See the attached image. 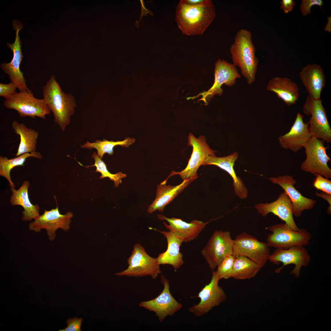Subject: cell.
<instances>
[{
    "label": "cell",
    "instance_id": "cell-1",
    "mask_svg": "<svg viewBox=\"0 0 331 331\" xmlns=\"http://www.w3.org/2000/svg\"><path fill=\"white\" fill-rule=\"evenodd\" d=\"M215 16V7L211 0L196 5L181 0L177 6L175 19L183 34L192 36L203 34Z\"/></svg>",
    "mask_w": 331,
    "mask_h": 331
},
{
    "label": "cell",
    "instance_id": "cell-2",
    "mask_svg": "<svg viewBox=\"0 0 331 331\" xmlns=\"http://www.w3.org/2000/svg\"><path fill=\"white\" fill-rule=\"evenodd\" d=\"M42 93L43 99L53 114L54 122L63 131L69 124L76 106L74 97L63 91L54 75L44 86Z\"/></svg>",
    "mask_w": 331,
    "mask_h": 331
},
{
    "label": "cell",
    "instance_id": "cell-3",
    "mask_svg": "<svg viewBox=\"0 0 331 331\" xmlns=\"http://www.w3.org/2000/svg\"><path fill=\"white\" fill-rule=\"evenodd\" d=\"M252 36L249 30L245 29H240L230 50L233 64L240 68L242 74L249 85L255 81L259 63L255 55L256 48Z\"/></svg>",
    "mask_w": 331,
    "mask_h": 331
},
{
    "label": "cell",
    "instance_id": "cell-4",
    "mask_svg": "<svg viewBox=\"0 0 331 331\" xmlns=\"http://www.w3.org/2000/svg\"><path fill=\"white\" fill-rule=\"evenodd\" d=\"M3 105L10 109L16 110L21 117H36L45 120L51 111L43 99L36 98L31 90L16 92L10 98L6 99Z\"/></svg>",
    "mask_w": 331,
    "mask_h": 331
},
{
    "label": "cell",
    "instance_id": "cell-5",
    "mask_svg": "<svg viewBox=\"0 0 331 331\" xmlns=\"http://www.w3.org/2000/svg\"><path fill=\"white\" fill-rule=\"evenodd\" d=\"M266 229L271 232L267 239L269 247L286 249L295 246H305L310 244L311 234L305 228L295 231L285 223L274 225Z\"/></svg>",
    "mask_w": 331,
    "mask_h": 331
},
{
    "label": "cell",
    "instance_id": "cell-6",
    "mask_svg": "<svg viewBox=\"0 0 331 331\" xmlns=\"http://www.w3.org/2000/svg\"><path fill=\"white\" fill-rule=\"evenodd\" d=\"M325 142L312 136L304 146L306 158L301 165V169L314 175L331 178V169L328 166L331 159L327 154Z\"/></svg>",
    "mask_w": 331,
    "mask_h": 331
},
{
    "label": "cell",
    "instance_id": "cell-7",
    "mask_svg": "<svg viewBox=\"0 0 331 331\" xmlns=\"http://www.w3.org/2000/svg\"><path fill=\"white\" fill-rule=\"evenodd\" d=\"M128 268L115 275L129 277L150 276L155 279L161 273L160 265L157 258L151 257L139 244H135L132 253L127 260Z\"/></svg>",
    "mask_w": 331,
    "mask_h": 331
},
{
    "label": "cell",
    "instance_id": "cell-8",
    "mask_svg": "<svg viewBox=\"0 0 331 331\" xmlns=\"http://www.w3.org/2000/svg\"><path fill=\"white\" fill-rule=\"evenodd\" d=\"M269 248L266 242H261L243 232L234 240L233 254L235 257L244 256L248 258L261 269L268 260L270 254Z\"/></svg>",
    "mask_w": 331,
    "mask_h": 331
},
{
    "label": "cell",
    "instance_id": "cell-9",
    "mask_svg": "<svg viewBox=\"0 0 331 331\" xmlns=\"http://www.w3.org/2000/svg\"><path fill=\"white\" fill-rule=\"evenodd\" d=\"M234 240L229 231L215 230L201 253L212 270L228 255L233 254Z\"/></svg>",
    "mask_w": 331,
    "mask_h": 331
},
{
    "label": "cell",
    "instance_id": "cell-10",
    "mask_svg": "<svg viewBox=\"0 0 331 331\" xmlns=\"http://www.w3.org/2000/svg\"><path fill=\"white\" fill-rule=\"evenodd\" d=\"M188 139V144L192 146L193 149L186 167L180 172L172 171L167 178L178 175L183 180L187 179L195 180L198 177L197 172L198 169L203 165L207 157L209 156H215V151L210 147L204 136L200 135L196 138L192 134L190 133Z\"/></svg>",
    "mask_w": 331,
    "mask_h": 331
},
{
    "label": "cell",
    "instance_id": "cell-11",
    "mask_svg": "<svg viewBox=\"0 0 331 331\" xmlns=\"http://www.w3.org/2000/svg\"><path fill=\"white\" fill-rule=\"evenodd\" d=\"M304 113L310 115L308 122L312 136L328 143H331V128L321 99L307 97L303 107Z\"/></svg>",
    "mask_w": 331,
    "mask_h": 331
},
{
    "label": "cell",
    "instance_id": "cell-12",
    "mask_svg": "<svg viewBox=\"0 0 331 331\" xmlns=\"http://www.w3.org/2000/svg\"><path fill=\"white\" fill-rule=\"evenodd\" d=\"M73 216V213L70 211L64 215L61 214L57 205L56 208L50 210L45 209L43 214L30 223L29 228L37 233L40 232L42 229L46 230L49 239L52 241L55 238L57 230L61 228L65 231L69 230Z\"/></svg>",
    "mask_w": 331,
    "mask_h": 331
},
{
    "label": "cell",
    "instance_id": "cell-13",
    "mask_svg": "<svg viewBox=\"0 0 331 331\" xmlns=\"http://www.w3.org/2000/svg\"><path fill=\"white\" fill-rule=\"evenodd\" d=\"M268 260L276 264H282L276 270L277 273H280L285 266L293 264L295 267L290 274L297 278L300 276L302 268L306 267L310 263V257L304 246H295L286 249L276 248L269 255Z\"/></svg>",
    "mask_w": 331,
    "mask_h": 331
},
{
    "label": "cell",
    "instance_id": "cell-14",
    "mask_svg": "<svg viewBox=\"0 0 331 331\" xmlns=\"http://www.w3.org/2000/svg\"><path fill=\"white\" fill-rule=\"evenodd\" d=\"M220 280L215 271H212L210 282L205 285L197 296L200 299V302L190 307L189 312L196 316H201L226 301V295L219 285Z\"/></svg>",
    "mask_w": 331,
    "mask_h": 331
},
{
    "label": "cell",
    "instance_id": "cell-15",
    "mask_svg": "<svg viewBox=\"0 0 331 331\" xmlns=\"http://www.w3.org/2000/svg\"><path fill=\"white\" fill-rule=\"evenodd\" d=\"M240 77L235 66L219 59L215 63V80L212 86L208 90L200 93L194 97H188L187 99H193L201 96L202 97L199 101H203L205 105H207L215 95L222 94V85L224 84L227 86H232L236 83V79Z\"/></svg>",
    "mask_w": 331,
    "mask_h": 331
},
{
    "label": "cell",
    "instance_id": "cell-16",
    "mask_svg": "<svg viewBox=\"0 0 331 331\" xmlns=\"http://www.w3.org/2000/svg\"><path fill=\"white\" fill-rule=\"evenodd\" d=\"M161 281L164 288L160 295L151 300L141 302L139 305L154 312L158 320L162 322L166 317L172 316L179 310L182 305L171 294L169 281L162 275L161 277Z\"/></svg>",
    "mask_w": 331,
    "mask_h": 331
},
{
    "label": "cell",
    "instance_id": "cell-17",
    "mask_svg": "<svg viewBox=\"0 0 331 331\" xmlns=\"http://www.w3.org/2000/svg\"><path fill=\"white\" fill-rule=\"evenodd\" d=\"M14 21L13 23V27L16 30V37L13 44L7 43L9 48L13 51V56L11 62L9 63H3L1 64V67L2 70L7 74L10 82L16 86L20 91H29L26 81L24 76L23 73L20 69V65L23 58L21 52V41L19 36V32L22 28L20 23Z\"/></svg>",
    "mask_w": 331,
    "mask_h": 331
},
{
    "label": "cell",
    "instance_id": "cell-18",
    "mask_svg": "<svg viewBox=\"0 0 331 331\" xmlns=\"http://www.w3.org/2000/svg\"><path fill=\"white\" fill-rule=\"evenodd\" d=\"M312 136L308 122L305 123L303 116L298 112L289 131L279 136L278 140L282 148L297 152L304 147Z\"/></svg>",
    "mask_w": 331,
    "mask_h": 331
},
{
    "label": "cell",
    "instance_id": "cell-19",
    "mask_svg": "<svg viewBox=\"0 0 331 331\" xmlns=\"http://www.w3.org/2000/svg\"><path fill=\"white\" fill-rule=\"evenodd\" d=\"M268 179L273 183L280 186L287 195L291 202L295 216H300L303 211L311 209L316 203L315 200L303 196L295 188L296 181L293 176L284 175Z\"/></svg>",
    "mask_w": 331,
    "mask_h": 331
},
{
    "label": "cell",
    "instance_id": "cell-20",
    "mask_svg": "<svg viewBox=\"0 0 331 331\" xmlns=\"http://www.w3.org/2000/svg\"><path fill=\"white\" fill-rule=\"evenodd\" d=\"M258 213L265 217L269 213H273L285 222L292 229H299L294 219L292 205L287 195L281 192L277 199L270 203H260L254 206Z\"/></svg>",
    "mask_w": 331,
    "mask_h": 331
},
{
    "label": "cell",
    "instance_id": "cell-21",
    "mask_svg": "<svg viewBox=\"0 0 331 331\" xmlns=\"http://www.w3.org/2000/svg\"><path fill=\"white\" fill-rule=\"evenodd\" d=\"M157 217L160 220L166 221L169 224L163 223L166 228L178 236L185 243L196 238L209 222L194 220L187 223L180 219L168 218L160 214H158Z\"/></svg>",
    "mask_w": 331,
    "mask_h": 331
},
{
    "label": "cell",
    "instance_id": "cell-22",
    "mask_svg": "<svg viewBox=\"0 0 331 331\" xmlns=\"http://www.w3.org/2000/svg\"><path fill=\"white\" fill-rule=\"evenodd\" d=\"M194 180L193 179H186L176 186L166 185V179L160 183L157 186L155 199L149 206L147 212L151 213L156 211L163 212L166 206L171 202Z\"/></svg>",
    "mask_w": 331,
    "mask_h": 331
},
{
    "label": "cell",
    "instance_id": "cell-23",
    "mask_svg": "<svg viewBox=\"0 0 331 331\" xmlns=\"http://www.w3.org/2000/svg\"><path fill=\"white\" fill-rule=\"evenodd\" d=\"M237 152L227 156L217 157L216 156H207L203 165L216 166L227 172L233 181V186L235 194L239 198L245 199L248 196V191L242 179L236 175L234 169V163L238 157Z\"/></svg>",
    "mask_w": 331,
    "mask_h": 331
},
{
    "label": "cell",
    "instance_id": "cell-24",
    "mask_svg": "<svg viewBox=\"0 0 331 331\" xmlns=\"http://www.w3.org/2000/svg\"><path fill=\"white\" fill-rule=\"evenodd\" d=\"M299 76L309 95L315 99H320L321 91L325 83L321 67L316 64L308 65L302 69Z\"/></svg>",
    "mask_w": 331,
    "mask_h": 331
},
{
    "label": "cell",
    "instance_id": "cell-25",
    "mask_svg": "<svg viewBox=\"0 0 331 331\" xmlns=\"http://www.w3.org/2000/svg\"><path fill=\"white\" fill-rule=\"evenodd\" d=\"M157 231L166 238L167 248L166 251L160 253L157 257L159 264H169L176 270L180 268L184 263L183 255L180 252V246L183 242L182 239L175 234L169 231Z\"/></svg>",
    "mask_w": 331,
    "mask_h": 331
},
{
    "label": "cell",
    "instance_id": "cell-26",
    "mask_svg": "<svg viewBox=\"0 0 331 331\" xmlns=\"http://www.w3.org/2000/svg\"><path fill=\"white\" fill-rule=\"evenodd\" d=\"M266 89L275 93L289 106L295 104L299 97L298 86L287 77H276L272 78L269 81Z\"/></svg>",
    "mask_w": 331,
    "mask_h": 331
},
{
    "label": "cell",
    "instance_id": "cell-27",
    "mask_svg": "<svg viewBox=\"0 0 331 331\" xmlns=\"http://www.w3.org/2000/svg\"><path fill=\"white\" fill-rule=\"evenodd\" d=\"M30 185L29 181H25L20 188L17 190L10 187L12 195L10 203L12 206H21L24 209L22 212L21 219L24 221H31L40 215L39 205L32 204L29 196L28 189Z\"/></svg>",
    "mask_w": 331,
    "mask_h": 331
},
{
    "label": "cell",
    "instance_id": "cell-28",
    "mask_svg": "<svg viewBox=\"0 0 331 331\" xmlns=\"http://www.w3.org/2000/svg\"><path fill=\"white\" fill-rule=\"evenodd\" d=\"M12 127L14 132L19 135L20 143L16 154V157L21 154L36 151L37 140L39 133L23 123L13 121Z\"/></svg>",
    "mask_w": 331,
    "mask_h": 331
},
{
    "label": "cell",
    "instance_id": "cell-29",
    "mask_svg": "<svg viewBox=\"0 0 331 331\" xmlns=\"http://www.w3.org/2000/svg\"><path fill=\"white\" fill-rule=\"evenodd\" d=\"M34 157L41 159L43 157L40 153L35 151L21 154L12 159H8L6 156H0V175L5 177L8 181L10 187L15 188L10 177L11 170L18 166H24V163L29 157Z\"/></svg>",
    "mask_w": 331,
    "mask_h": 331
},
{
    "label": "cell",
    "instance_id": "cell-30",
    "mask_svg": "<svg viewBox=\"0 0 331 331\" xmlns=\"http://www.w3.org/2000/svg\"><path fill=\"white\" fill-rule=\"evenodd\" d=\"M232 278L243 280L254 277L261 268L254 262L244 256L235 257Z\"/></svg>",
    "mask_w": 331,
    "mask_h": 331
},
{
    "label": "cell",
    "instance_id": "cell-31",
    "mask_svg": "<svg viewBox=\"0 0 331 331\" xmlns=\"http://www.w3.org/2000/svg\"><path fill=\"white\" fill-rule=\"evenodd\" d=\"M135 140L133 138H131L130 137L127 138L122 141H108L105 139L102 141L97 139L92 143L88 141L84 145H81V147L90 150L93 148L96 149L97 154L102 159L105 153H108L110 155H112L114 153L113 148L115 146L119 145L128 147L134 143Z\"/></svg>",
    "mask_w": 331,
    "mask_h": 331
},
{
    "label": "cell",
    "instance_id": "cell-32",
    "mask_svg": "<svg viewBox=\"0 0 331 331\" xmlns=\"http://www.w3.org/2000/svg\"><path fill=\"white\" fill-rule=\"evenodd\" d=\"M92 157L94 160V164L92 165L84 166L78 163L80 165L87 168L95 166L96 170L95 172H99L101 174V176L99 178L101 179L108 177L110 180L114 182V187H118L120 184H121L122 179L126 177V175L121 172H118L115 174L111 173L108 170L106 164L100 158L96 152H94L93 153Z\"/></svg>",
    "mask_w": 331,
    "mask_h": 331
},
{
    "label": "cell",
    "instance_id": "cell-33",
    "mask_svg": "<svg viewBox=\"0 0 331 331\" xmlns=\"http://www.w3.org/2000/svg\"><path fill=\"white\" fill-rule=\"evenodd\" d=\"M235 258L233 254L228 255L218 265L215 272L220 280L232 278Z\"/></svg>",
    "mask_w": 331,
    "mask_h": 331
},
{
    "label": "cell",
    "instance_id": "cell-34",
    "mask_svg": "<svg viewBox=\"0 0 331 331\" xmlns=\"http://www.w3.org/2000/svg\"><path fill=\"white\" fill-rule=\"evenodd\" d=\"M316 177L313 182V186L318 190L324 193L331 194V181L324 177L315 174Z\"/></svg>",
    "mask_w": 331,
    "mask_h": 331
},
{
    "label": "cell",
    "instance_id": "cell-35",
    "mask_svg": "<svg viewBox=\"0 0 331 331\" xmlns=\"http://www.w3.org/2000/svg\"><path fill=\"white\" fill-rule=\"evenodd\" d=\"M17 88L15 85L10 82L8 84L0 83V96L5 98H10L17 92Z\"/></svg>",
    "mask_w": 331,
    "mask_h": 331
},
{
    "label": "cell",
    "instance_id": "cell-36",
    "mask_svg": "<svg viewBox=\"0 0 331 331\" xmlns=\"http://www.w3.org/2000/svg\"><path fill=\"white\" fill-rule=\"evenodd\" d=\"M323 4L321 0H303L300 6V11L303 16L310 13L311 8L313 6L318 5L322 8Z\"/></svg>",
    "mask_w": 331,
    "mask_h": 331
},
{
    "label": "cell",
    "instance_id": "cell-37",
    "mask_svg": "<svg viewBox=\"0 0 331 331\" xmlns=\"http://www.w3.org/2000/svg\"><path fill=\"white\" fill-rule=\"evenodd\" d=\"M82 320V318L74 317V318H69L66 321L67 327L63 329H59V331H81V327Z\"/></svg>",
    "mask_w": 331,
    "mask_h": 331
},
{
    "label": "cell",
    "instance_id": "cell-38",
    "mask_svg": "<svg viewBox=\"0 0 331 331\" xmlns=\"http://www.w3.org/2000/svg\"><path fill=\"white\" fill-rule=\"evenodd\" d=\"M280 3V7L283 10L285 13L291 11L296 5L295 2L292 0H282Z\"/></svg>",
    "mask_w": 331,
    "mask_h": 331
},
{
    "label": "cell",
    "instance_id": "cell-39",
    "mask_svg": "<svg viewBox=\"0 0 331 331\" xmlns=\"http://www.w3.org/2000/svg\"><path fill=\"white\" fill-rule=\"evenodd\" d=\"M316 195L321 197L329 203V205L327 210V212L329 214L331 213V194L324 192H321L319 193L316 192Z\"/></svg>",
    "mask_w": 331,
    "mask_h": 331
},
{
    "label": "cell",
    "instance_id": "cell-40",
    "mask_svg": "<svg viewBox=\"0 0 331 331\" xmlns=\"http://www.w3.org/2000/svg\"><path fill=\"white\" fill-rule=\"evenodd\" d=\"M184 2L189 5H196L204 2L205 0H183Z\"/></svg>",
    "mask_w": 331,
    "mask_h": 331
}]
</instances>
